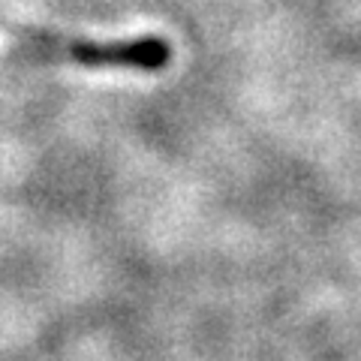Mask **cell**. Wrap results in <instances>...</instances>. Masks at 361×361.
Returning a JSON list of instances; mask_svg holds the SVG:
<instances>
[{"instance_id": "obj_1", "label": "cell", "mask_w": 361, "mask_h": 361, "mask_svg": "<svg viewBox=\"0 0 361 361\" xmlns=\"http://www.w3.org/2000/svg\"><path fill=\"white\" fill-rule=\"evenodd\" d=\"M16 49L33 58L66 61L85 70H160L169 63V45L163 39H133V42H87L33 27H9Z\"/></svg>"}]
</instances>
